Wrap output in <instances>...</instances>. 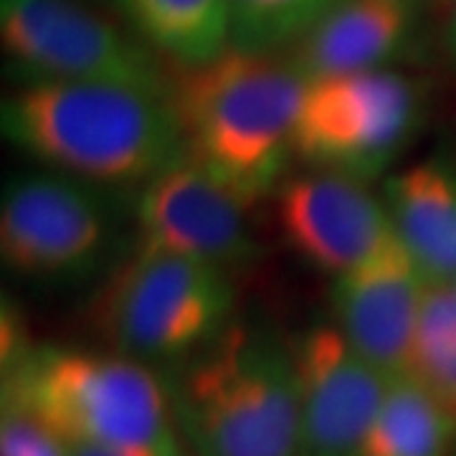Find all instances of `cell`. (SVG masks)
<instances>
[{
	"label": "cell",
	"mask_w": 456,
	"mask_h": 456,
	"mask_svg": "<svg viewBox=\"0 0 456 456\" xmlns=\"http://www.w3.org/2000/svg\"><path fill=\"white\" fill-rule=\"evenodd\" d=\"M0 130L44 170L86 185H147L185 160L170 94L102 82L18 84Z\"/></svg>",
	"instance_id": "obj_1"
},
{
	"label": "cell",
	"mask_w": 456,
	"mask_h": 456,
	"mask_svg": "<svg viewBox=\"0 0 456 456\" xmlns=\"http://www.w3.org/2000/svg\"><path fill=\"white\" fill-rule=\"evenodd\" d=\"M307 82L287 56L226 49L200 66H173L170 99L185 158L256 203L281 185Z\"/></svg>",
	"instance_id": "obj_2"
},
{
	"label": "cell",
	"mask_w": 456,
	"mask_h": 456,
	"mask_svg": "<svg viewBox=\"0 0 456 456\" xmlns=\"http://www.w3.org/2000/svg\"><path fill=\"white\" fill-rule=\"evenodd\" d=\"M3 408L31 416L69 446L191 456L163 378L119 353L26 342L3 358Z\"/></svg>",
	"instance_id": "obj_3"
},
{
	"label": "cell",
	"mask_w": 456,
	"mask_h": 456,
	"mask_svg": "<svg viewBox=\"0 0 456 456\" xmlns=\"http://www.w3.org/2000/svg\"><path fill=\"white\" fill-rule=\"evenodd\" d=\"M191 456H299L292 342L231 325L165 378Z\"/></svg>",
	"instance_id": "obj_4"
},
{
	"label": "cell",
	"mask_w": 456,
	"mask_h": 456,
	"mask_svg": "<svg viewBox=\"0 0 456 456\" xmlns=\"http://www.w3.org/2000/svg\"><path fill=\"white\" fill-rule=\"evenodd\" d=\"M233 297L226 269L137 244L99 292L94 322L112 353L178 365L231 325Z\"/></svg>",
	"instance_id": "obj_5"
},
{
	"label": "cell",
	"mask_w": 456,
	"mask_h": 456,
	"mask_svg": "<svg viewBox=\"0 0 456 456\" xmlns=\"http://www.w3.org/2000/svg\"><path fill=\"white\" fill-rule=\"evenodd\" d=\"M0 44L20 84L102 82L170 94L163 56L79 0H0Z\"/></svg>",
	"instance_id": "obj_6"
},
{
	"label": "cell",
	"mask_w": 456,
	"mask_h": 456,
	"mask_svg": "<svg viewBox=\"0 0 456 456\" xmlns=\"http://www.w3.org/2000/svg\"><path fill=\"white\" fill-rule=\"evenodd\" d=\"M419 110L416 84L391 69L307 82L294 130V155L310 170L370 183L406 150L419 125Z\"/></svg>",
	"instance_id": "obj_7"
},
{
	"label": "cell",
	"mask_w": 456,
	"mask_h": 456,
	"mask_svg": "<svg viewBox=\"0 0 456 456\" xmlns=\"http://www.w3.org/2000/svg\"><path fill=\"white\" fill-rule=\"evenodd\" d=\"M112 226L97 188L51 170L16 175L0 198V259L41 281L77 279L104 259Z\"/></svg>",
	"instance_id": "obj_8"
},
{
	"label": "cell",
	"mask_w": 456,
	"mask_h": 456,
	"mask_svg": "<svg viewBox=\"0 0 456 456\" xmlns=\"http://www.w3.org/2000/svg\"><path fill=\"white\" fill-rule=\"evenodd\" d=\"M299 456H360L391 375L375 368L332 322L292 342Z\"/></svg>",
	"instance_id": "obj_9"
},
{
	"label": "cell",
	"mask_w": 456,
	"mask_h": 456,
	"mask_svg": "<svg viewBox=\"0 0 456 456\" xmlns=\"http://www.w3.org/2000/svg\"><path fill=\"white\" fill-rule=\"evenodd\" d=\"M248 208L246 200L185 158L140 188L137 244L208 261L233 274L259 254L248 231Z\"/></svg>",
	"instance_id": "obj_10"
},
{
	"label": "cell",
	"mask_w": 456,
	"mask_h": 456,
	"mask_svg": "<svg viewBox=\"0 0 456 456\" xmlns=\"http://www.w3.org/2000/svg\"><path fill=\"white\" fill-rule=\"evenodd\" d=\"M332 284V325L360 355L391 378L406 375L428 279L393 231Z\"/></svg>",
	"instance_id": "obj_11"
},
{
	"label": "cell",
	"mask_w": 456,
	"mask_h": 456,
	"mask_svg": "<svg viewBox=\"0 0 456 456\" xmlns=\"http://www.w3.org/2000/svg\"><path fill=\"white\" fill-rule=\"evenodd\" d=\"M274 211L287 246L332 277L358 266L393 233L386 200L368 183L327 170L284 180Z\"/></svg>",
	"instance_id": "obj_12"
},
{
	"label": "cell",
	"mask_w": 456,
	"mask_h": 456,
	"mask_svg": "<svg viewBox=\"0 0 456 456\" xmlns=\"http://www.w3.org/2000/svg\"><path fill=\"white\" fill-rule=\"evenodd\" d=\"M413 0H338L287 49L305 82L386 69L411 38Z\"/></svg>",
	"instance_id": "obj_13"
},
{
	"label": "cell",
	"mask_w": 456,
	"mask_h": 456,
	"mask_svg": "<svg viewBox=\"0 0 456 456\" xmlns=\"http://www.w3.org/2000/svg\"><path fill=\"white\" fill-rule=\"evenodd\" d=\"M393 231L428 281L456 279V167L441 160L408 165L386 180Z\"/></svg>",
	"instance_id": "obj_14"
},
{
	"label": "cell",
	"mask_w": 456,
	"mask_h": 456,
	"mask_svg": "<svg viewBox=\"0 0 456 456\" xmlns=\"http://www.w3.org/2000/svg\"><path fill=\"white\" fill-rule=\"evenodd\" d=\"M134 36L173 66H200L231 49L228 0H117Z\"/></svg>",
	"instance_id": "obj_15"
},
{
	"label": "cell",
	"mask_w": 456,
	"mask_h": 456,
	"mask_svg": "<svg viewBox=\"0 0 456 456\" xmlns=\"http://www.w3.org/2000/svg\"><path fill=\"white\" fill-rule=\"evenodd\" d=\"M456 419L411 375H395L360 456H449Z\"/></svg>",
	"instance_id": "obj_16"
},
{
	"label": "cell",
	"mask_w": 456,
	"mask_h": 456,
	"mask_svg": "<svg viewBox=\"0 0 456 456\" xmlns=\"http://www.w3.org/2000/svg\"><path fill=\"white\" fill-rule=\"evenodd\" d=\"M456 419V294L428 281L408 373Z\"/></svg>",
	"instance_id": "obj_17"
},
{
	"label": "cell",
	"mask_w": 456,
	"mask_h": 456,
	"mask_svg": "<svg viewBox=\"0 0 456 456\" xmlns=\"http://www.w3.org/2000/svg\"><path fill=\"white\" fill-rule=\"evenodd\" d=\"M338 0H228L231 46L279 53L299 41Z\"/></svg>",
	"instance_id": "obj_18"
},
{
	"label": "cell",
	"mask_w": 456,
	"mask_h": 456,
	"mask_svg": "<svg viewBox=\"0 0 456 456\" xmlns=\"http://www.w3.org/2000/svg\"><path fill=\"white\" fill-rule=\"evenodd\" d=\"M0 456H74L71 446L36 419L3 408Z\"/></svg>",
	"instance_id": "obj_19"
},
{
	"label": "cell",
	"mask_w": 456,
	"mask_h": 456,
	"mask_svg": "<svg viewBox=\"0 0 456 456\" xmlns=\"http://www.w3.org/2000/svg\"><path fill=\"white\" fill-rule=\"evenodd\" d=\"M71 454L74 456H117V454H107V452H99V449H82V446H71Z\"/></svg>",
	"instance_id": "obj_20"
},
{
	"label": "cell",
	"mask_w": 456,
	"mask_h": 456,
	"mask_svg": "<svg viewBox=\"0 0 456 456\" xmlns=\"http://www.w3.org/2000/svg\"><path fill=\"white\" fill-rule=\"evenodd\" d=\"M452 46L456 51V0H454V8H452Z\"/></svg>",
	"instance_id": "obj_21"
},
{
	"label": "cell",
	"mask_w": 456,
	"mask_h": 456,
	"mask_svg": "<svg viewBox=\"0 0 456 456\" xmlns=\"http://www.w3.org/2000/svg\"><path fill=\"white\" fill-rule=\"evenodd\" d=\"M452 289H454V294H456V279H454V281H452Z\"/></svg>",
	"instance_id": "obj_22"
}]
</instances>
